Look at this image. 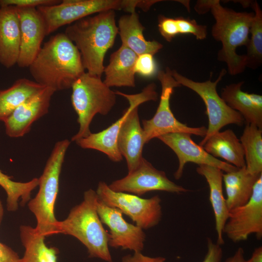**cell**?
<instances>
[{
  "label": "cell",
  "instance_id": "1",
  "mask_svg": "<svg viewBox=\"0 0 262 262\" xmlns=\"http://www.w3.org/2000/svg\"><path fill=\"white\" fill-rule=\"evenodd\" d=\"M28 68L34 81L55 92L71 88L85 72L79 50L64 33L46 42Z\"/></svg>",
  "mask_w": 262,
  "mask_h": 262
},
{
  "label": "cell",
  "instance_id": "2",
  "mask_svg": "<svg viewBox=\"0 0 262 262\" xmlns=\"http://www.w3.org/2000/svg\"><path fill=\"white\" fill-rule=\"evenodd\" d=\"M195 9L200 15L210 11L215 20L212 35L222 45L217 53L218 60L227 64L231 75L243 72L246 67V57L238 54L236 49L248 43L254 12H236L222 6L219 0H198Z\"/></svg>",
  "mask_w": 262,
  "mask_h": 262
},
{
  "label": "cell",
  "instance_id": "3",
  "mask_svg": "<svg viewBox=\"0 0 262 262\" xmlns=\"http://www.w3.org/2000/svg\"><path fill=\"white\" fill-rule=\"evenodd\" d=\"M65 34L79 50L85 70L101 76L104 59L118 33L114 10H108L80 19L66 28Z\"/></svg>",
  "mask_w": 262,
  "mask_h": 262
},
{
  "label": "cell",
  "instance_id": "4",
  "mask_svg": "<svg viewBox=\"0 0 262 262\" xmlns=\"http://www.w3.org/2000/svg\"><path fill=\"white\" fill-rule=\"evenodd\" d=\"M97 201L96 192L86 191L83 201L70 210L65 219L59 221L58 233L77 238L86 247L89 257L112 262L108 245L110 234L98 215Z\"/></svg>",
  "mask_w": 262,
  "mask_h": 262
},
{
  "label": "cell",
  "instance_id": "5",
  "mask_svg": "<svg viewBox=\"0 0 262 262\" xmlns=\"http://www.w3.org/2000/svg\"><path fill=\"white\" fill-rule=\"evenodd\" d=\"M70 143L67 139L56 143L43 173L38 178V191L28 203L29 210L36 218L35 229L45 237L58 234L59 221L54 215V206L62 165Z\"/></svg>",
  "mask_w": 262,
  "mask_h": 262
},
{
  "label": "cell",
  "instance_id": "6",
  "mask_svg": "<svg viewBox=\"0 0 262 262\" xmlns=\"http://www.w3.org/2000/svg\"><path fill=\"white\" fill-rule=\"evenodd\" d=\"M71 103L78 115V132L71 138L76 141L91 132L90 125L97 114L106 115L116 102V94L101 77L84 72L73 84Z\"/></svg>",
  "mask_w": 262,
  "mask_h": 262
},
{
  "label": "cell",
  "instance_id": "7",
  "mask_svg": "<svg viewBox=\"0 0 262 262\" xmlns=\"http://www.w3.org/2000/svg\"><path fill=\"white\" fill-rule=\"evenodd\" d=\"M138 0H63L58 4L37 8L43 20L46 35L80 19L108 10L135 12Z\"/></svg>",
  "mask_w": 262,
  "mask_h": 262
},
{
  "label": "cell",
  "instance_id": "8",
  "mask_svg": "<svg viewBox=\"0 0 262 262\" xmlns=\"http://www.w3.org/2000/svg\"><path fill=\"white\" fill-rule=\"evenodd\" d=\"M156 85L151 83L138 94L129 95L115 91L116 95L124 97L128 100L129 112L119 131L117 144L118 150L126 159L128 172L134 170L142 159V151L145 144L143 128L138 114V106L147 101H156L158 94Z\"/></svg>",
  "mask_w": 262,
  "mask_h": 262
},
{
  "label": "cell",
  "instance_id": "9",
  "mask_svg": "<svg viewBox=\"0 0 262 262\" xmlns=\"http://www.w3.org/2000/svg\"><path fill=\"white\" fill-rule=\"evenodd\" d=\"M227 71L224 68L220 71L214 82L209 79L204 82L194 81L172 70V76L180 84L196 92L202 99L206 106V114L208 118V127L206 133L199 145L203 147L206 140L225 126L234 124L242 126L245 120L237 111L231 109L218 94L216 87Z\"/></svg>",
  "mask_w": 262,
  "mask_h": 262
},
{
  "label": "cell",
  "instance_id": "10",
  "mask_svg": "<svg viewBox=\"0 0 262 262\" xmlns=\"http://www.w3.org/2000/svg\"><path fill=\"white\" fill-rule=\"evenodd\" d=\"M156 76L162 86L160 100L153 117L142 121L145 144L153 138L173 132H186L204 137L207 131L205 127H189L180 122L171 110L170 99L174 89L181 86L173 77L172 70L167 67L165 70L158 71Z\"/></svg>",
  "mask_w": 262,
  "mask_h": 262
},
{
  "label": "cell",
  "instance_id": "11",
  "mask_svg": "<svg viewBox=\"0 0 262 262\" xmlns=\"http://www.w3.org/2000/svg\"><path fill=\"white\" fill-rule=\"evenodd\" d=\"M96 193L99 200L120 210L142 229L153 227L161 220V199L158 195L145 199L131 194L115 192L103 181L98 183Z\"/></svg>",
  "mask_w": 262,
  "mask_h": 262
},
{
  "label": "cell",
  "instance_id": "12",
  "mask_svg": "<svg viewBox=\"0 0 262 262\" xmlns=\"http://www.w3.org/2000/svg\"><path fill=\"white\" fill-rule=\"evenodd\" d=\"M234 243L245 241L254 234L262 237V175L254 184L252 196L245 205L229 211L223 230Z\"/></svg>",
  "mask_w": 262,
  "mask_h": 262
},
{
  "label": "cell",
  "instance_id": "13",
  "mask_svg": "<svg viewBox=\"0 0 262 262\" xmlns=\"http://www.w3.org/2000/svg\"><path fill=\"white\" fill-rule=\"evenodd\" d=\"M108 186L115 192H127L139 196L152 191L177 194L189 191L169 180L164 172L155 168L144 158L134 170Z\"/></svg>",
  "mask_w": 262,
  "mask_h": 262
},
{
  "label": "cell",
  "instance_id": "14",
  "mask_svg": "<svg viewBox=\"0 0 262 262\" xmlns=\"http://www.w3.org/2000/svg\"><path fill=\"white\" fill-rule=\"evenodd\" d=\"M192 135L186 132H173L157 138L168 146L178 158V168L174 174L176 180L181 177L185 164L189 162L198 165L205 164L214 166L226 173L235 171L238 169L209 154L203 147L196 144L192 140Z\"/></svg>",
  "mask_w": 262,
  "mask_h": 262
},
{
  "label": "cell",
  "instance_id": "15",
  "mask_svg": "<svg viewBox=\"0 0 262 262\" xmlns=\"http://www.w3.org/2000/svg\"><path fill=\"white\" fill-rule=\"evenodd\" d=\"M97 210L101 223L110 229L109 246L141 252L146 238L142 229L128 223L120 210L105 205L98 197Z\"/></svg>",
  "mask_w": 262,
  "mask_h": 262
},
{
  "label": "cell",
  "instance_id": "16",
  "mask_svg": "<svg viewBox=\"0 0 262 262\" xmlns=\"http://www.w3.org/2000/svg\"><path fill=\"white\" fill-rule=\"evenodd\" d=\"M55 92L44 87L18 107L3 122L6 134L10 137L18 138L29 132L32 124L48 113Z\"/></svg>",
  "mask_w": 262,
  "mask_h": 262
},
{
  "label": "cell",
  "instance_id": "17",
  "mask_svg": "<svg viewBox=\"0 0 262 262\" xmlns=\"http://www.w3.org/2000/svg\"><path fill=\"white\" fill-rule=\"evenodd\" d=\"M16 8L20 31V51L16 64L20 68H28L42 46L47 35L46 29L37 8Z\"/></svg>",
  "mask_w": 262,
  "mask_h": 262
},
{
  "label": "cell",
  "instance_id": "18",
  "mask_svg": "<svg viewBox=\"0 0 262 262\" xmlns=\"http://www.w3.org/2000/svg\"><path fill=\"white\" fill-rule=\"evenodd\" d=\"M20 46V31L16 7L0 8V64L10 68L17 64Z\"/></svg>",
  "mask_w": 262,
  "mask_h": 262
},
{
  "label": "cell",
  "instance_id": "19",
  "mask_svg": "<svg viewBox=\"0 0 262 262\" xmlns=\"http://www.w3.org/2000/svg\"><path fill=\"white\" fill-rule=\"evenodd\" d=\"M244 82L231 83L223 88L221 98L232 109L239 112L246 124L262 128V96L242 90Z\"/></svg>",
  "mask_w": 262,
  "mask_h": 262
},
{
  "label": "cell",
  "instance_id": "20",
  "mask_svg": "<svg viewBox=\"0 0 262 262\" xmlns=\"http://www.w3.org/2000/svg\"><path fill=\"white\" fill-rule=\"evenodd\" d=\"M197 173L206 180L209 187V199L215 220L217 244H224L223 237L224 226L229 217V211L222 189L223 172L220 169L208 165H200L196 168Z\"/></svg>",
  "mask_w": 262,
  "mask_h": 262
},
{
  "label": "cell",
  "instance_id": "21",
  "mask_svg": "<svg viewBox=\"0 0 262 262\" xmlns=\"http://www.w3.org/2000/svg\"><path fill=\"white\" fill-rule=\"evenodd\" d=\"M137 56L133 51L122 45L111 55L109 64L104 68V83L110 88L134 87V66Z\"/></svg>",
  "mask_w": 262,
  "mask_h": 262
},
{
  "label": "cell",
  "instance_id": "22",
  "mask_svg": "<svg viewBox=\"0 0 262 262\" xmlns=\"http://www.w3.org/2000/svg\"><path fill=\"white\" fill-rule=\"evenodd\" d=\"M118 29L122 45L133 51L137 56L144 53L155 55L163 46L156 41L145 39L144 27L135 12L124 15L118 20Z\"/></svg>",
  "mask_w": 262,
  "mask_h": 262
},
{
  "label": "cell",
  "instance_id": "23",
  "mask_svg": "<svg viewBox=\"0 0 262 262\" xmlns=\"http://www.w3.org/2000/svg\"><path fill=\"white\" fill-rule=\"evenodd\" d=\"M203 147L213 157L222 158L238 168L246 165L243 146L230 129L214 133L206 140Z\"/></svg>",
  "mask_w": 262,
  "mask_h": 262
},
{
  "label": "cell",
  "instance_id": "24",
  "mask_svg": "<svg viewBox=\"0 0 262 262\" xmlns=\"http://www.w3.org/2000/svg\"><path fill=\"white\" fill-rule=\"evenodd\" d=\"M261 175L250 174L246 165L235 171L223 174L229 211L246 204L249 200L254 184Z\"/></svg>",
  "mask_w": 262,
  "mask_h": 262
},
{
  "label": "cell",
  "instance_id": "25",
  "mask_svg": "<svg viewBox=\"0 0 262 262\" xmlns=\"http://www.w3.org/2000/svg\"><path fill=\"white\" fill-rule=\"evenodd\" d=\"M128 112V108L117 120L105 130L97 133H91L86 137L79 139L75 142L83 148L95 149L104 153L113 162H120L122 156L117 147V140L121 125Z\"/></svg>",
  "mask_w": 262,
  "mask_h": 262
},
{
  "label": "cell",
  "instance_id": "26",
  "mask_svg": "<svg viewBox=\"0 0 262 262\" xmlns=\"http://www.w3.org/2000/svg\"><path fill=\"white\" fill-rule=\"evenodd\" d=\"M20 237L25 249L20 262H57L58 249L48 247L45 243V237L35 228L21 225Z\"/></svg>",
  "mask_w": 262,
  "mask_h": 262
},
{
  "label": "cell",
  "instance_id": "27",
  "mask_svg": "<svg viewBox=\"0 0 262 262\" xmlns=\"http://www.w3.org/2000/svg\"><path fill=\"white\" fill-rule=\"evenodd\" d=\"M44 87L35 81L20 78L10 87L0 90V121L4 122L18 107Z\"/></svg>",
  "mask_w": 262,
  "mask_h": 262
},
{
  "label": "cell",
  "instance_id": "28",
  "mask_svg": "<svg viewBox=\"0 0 262 262\" xmlns=\"http://www.w3.org/2000/svg\"><path fill=\"white\" fill-rule=\"evenodd\" d=\"M240 141L243 146L246 168L254 175L262 174V131L256 125L246 124Z\"/></svg>",
  "mask_w": 262,
  "mask_h": 262
},
{
  "label": "cell",
  "instance_id": "29",
  "mask_svg": "<svg viewBox=\"0 0 262 262\" xmlns=\"http://www.w3.org/2000/svg\"><path fill=\"white\" fill-rule=\"evenodd\" d=\"M254 10L248 43L246 46V67L255 69L262 63V11L257 1H249L248 7Z\"/></svg>",
  "mask_w": 262,
  "mask_h": 262
},
{
  "label": "cell",
  "instance_id": "30",
  "mask_svg": "<svg viewBox=\"0 0 262 262\" xmlns=\"http://www.w3.org/2000/svg\"><path fill=\"white\" fill-rule=\"evenodd\" d=\"M38 178H34L27 182L13 180L11 177L4 174L0 169V186L7 194V209L11 212L18 208V202L25 205L31 199L32 192L38 186Z\"/></svg>",
  "mask_w": 262,
  "mask_h": 262
},
{
  "label": "cell",
  "instance_id": "31",
  "mask_svg": "<svg viewBox=\"0 0 262 262\" xmlns=\"http://www.w3.org/2000/svg\"><path fill=\"white\" fill-rule=\"evenodd\" d=\"M178 34H191L197 40H203L207 35L206 25L198 24L195 19L182 16L175 17Z\"/></svg>",
  "mask_w": 262,
  "mask_h": 262
},
{
  "label": "cell",
  "instance_id": "32",
  "mask_svg": "<svg viewBox=\"0 0 262 262\" xmlns=\"http://www.w3.org/2000/svg\"><path fill=\"white\" fill-rule=\"evenodd\" d=\"M134 71L135 73L145 78L157 75L158 71L153 55L149 53L138 55L135 63Z\"/></svg>",
  "mask_w": 262,
  "mask_h": 262
},
{
  "label": "cell",
  "instance_id": "33",
  "mask_svg": "<svg viewBox=\"0 0 262 262\" xmlns=\"http://www.w3.org/2000/svg\"><path fill=\"white\" fill-rule=\"evenodd\" d=\"M158 19V30L161 35L167 42H171L178 34L175 17H169L160 15Z\"/></svg>",
  "mask_w": 262,
  "mask_h": 262
},
{
  "label": "cell",
  "instance_id": "34",
  "mask_svg": "<svg viewBox=\"0 0 262 262\" xmlns=\"http://www.w3.org/2000/svg\"><path fill=\"white\" fill-rule=\"evenodd\" d=\"M59 0H0V6H13L17 8H35L58 4Z\"/></svg>",
  "mask_w": 262,
  "mask_h": 262
},
{
  "label": "cell",
  "instance_id": "35",
  "mask_svg": "<svg viewBox=\"0 0 262 262\" xmlns=\"http://www.w3.org/2000/svg\"><path fill=\"white\" fill-rule=\"evenodd\" d=\"M208 252L202 262H220L222 257L221 246L214 243L211 238L207 239Z\"/></svg>",
  "mask_w": 262,
  "mask_h": 262
},
{
  "label": "cell",
  "instance_id": "36",
  "mask_svg": "<svg viewBox=\"0 0 262 262\" xmlns=\"http://www.w3.org/2000/svg\"><path fill=\"white\" fill-rule=\"evenodd\" d=\"M165 260V258L162 257H150L142 254L141 252H134L132 255L124 256L122 262H164Z\"/></svg>",
  "mask_w": 262,
  "mask_h": 262
},
{
  "label": "cell",
  "instance_id": "37",
  "mask_svg": "<svg viewBox=\"0 0 262 262\" xmlns=\"http://www.w3.org/2000/svg\"><path fill=\"white\" fill-rule=\"evenodd\" d=\"M18 254L0 242V262H20Z\"/></svg>",
  "mask_w": 262,
  "mask_h": 262
},
{
  "label": "cell",
  "instance_id": "38",
  "mask_svg": "<svg viewBox=\"0 0 262 262\" xmlns=\"http://www.w3.org/2000/svg\"><path fill=\"white\" fill-rule=\"evenodd\" d=\"M244 250L242 247H239L234 255L228 258L225 262H245Z\"/></svg>",
  "mask_w": 262,
  "mask_h": 262
},
{
  "label": "cell",
  "instance_id": "39",
  "mask_svg": "<svg viewBox=\"0 0 262 262\" xmlns=\"http://www.w3.org/2000/svg\"><path fill=\"white\" fill-rule=\"evenodd\" d=\"M245 262H262V246L256 248L250 259Z\"/></svg>",
  "mask_w": 262,
  "mask_h": 262
},
{
  "label": "cell",
  "instance_id": "40",
  "mask_svg": "<svg viewBox=\"0 0 262 262\" xmlns=\"http://www.w3.org/2000/svg\"><path fill=\"white\" fill-rule=\"evenodd\" d=\"M4 213V209L2 202L0 199V225L2 220L3 216Z\"/></svg>",
  "mask_w": 262,
  "mask_h": 262
},
{
  "label": "cell",
  "instance_id": "41",
  "mask_svg": "<svg viewBox=\"0 0 262 262\" xmlns=\"http://www.w3.org/2000/svg\"></svg>",
  "mask_w": 262,
  "mask_h": 262
}]
</instances>
